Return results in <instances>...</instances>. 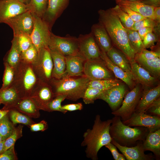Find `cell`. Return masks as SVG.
Here are the masks:
<instances>
[{
	"label": "cell",
	"mask_w": 160,
	"mask_h": 160,
	"mask_svg": "<svg viewBox=\"0 0 160 160\" xmlns=\"http://www.w3.org/2000/svg\"><path fill=\"white\" fill-rule=\"evenodd\" d=\"M103 91L94 88L88 87L86 89L82 98L85 104L93 103Z\"/></svg>",
	"instance_id": "obj_41"
},
{
	"label": "cell",
	"mask_w": 160,
	"mask_h": 160,
	"mask_svg": "<svg viewBox=\"0 0 160 160\" xmlns=\"http://www.w3.org/2000/svg\"><path fill=\"white\" fill-rule=\"evenodd\" d=\"M120 7L121 9L126 13L134 22L146 18L141 15L131 10L128 7L121 6H120Z\"/></svg>",
	"instance_id": "obj_49"
},
{
	"label": "cell",
	"mask_w": 160,
	"mask_h": 160,
	"mask_svg": "<svg viewBox=\"0 0 160 160\" xmlns=\"http://www.w3.org/2000/svg\"><path fill=\"white\" fill-rule=\"evenodd\" d=\"M18 159L15 150V145L0 154V160H17Z\"/></svg>",
	"instance_id": "obj_48"
},
{
	"label": "cell",
	"mask_w": 160,
	"mask_h": 160,
	"mask_svg": "<svg viewBox=\"0 0 160 160\" xmlns=\"http://www.w3.org/2000/svg\"><path fill=\"white\" fill-rule=\"evenodd\" d=\"M143 145L145 151L152 152L156 159H160V129L149 131L144 140Z\"/></svg>",
	"instance_id": "obj_25"
},
{
	"label": "cell",
	"mask_w": 160,
	"mask_h": 160,
	"mask_svg": "<svg viewBox=\"0 0 160 160\" xmlns=\"http://www.w3.org/2000/svg\"><path fill=\"white\" fill-rule=\"evenodd\" d=\"M48 127L47 122L43 120L38 123H35L31 124L29 128L32 132H43L47 129Z\"/></svg>",
	"instance_id": "obj_50"
},
{
	"label": "cell",
	"mask_w": 160,
	"mask_h": 160,
	"mask_svg": "<svg viewBox=\"0 0 160 160\" xmlns=\"http://www.w3.org/2000/svg\"><path fill=\"white\" fill-rule=\"evenodd\" d=\"M135 60L152 76L159 79L160 76V57L143 59L135 57Z\"/></svg>",
	"instance_id": "obj_31"
},
{
	"label": "cell",
	"mask_w": 160,
	"mask_h": 160,
	"mask_svg": "<svg viewBox=\"0 0 160 160\" xmlns=\"http://www.w3.org/2000/svg\"><path fill=\"white\" fill-rule=\"evenodd\" d=\"M5 23L12 28L14 36L22 34L30 35L33 27V15L27 11L11 18Z\"/></svg>",
	"instance_id": "obj_13"
},
{
	"label": "cell",
	"mask_w": 160,
	"mask_h": 160,
	"mask_svg": "<svg viewBox=\"0 0 160 160\" xmlns=\"http://www.w3.org/2000/svg\"><path fill=\"white\" fill-rule=\"evenodd\" d=\"M32 15L33 27L30 36L32 44L39 51L43 48L49 47L52 32L41 18Z\"/></svg>",
	"instance_id": "obj_8"
},
{
	"label": "cell",
	"mask_w": 160,
	"mask_h": 160,
	"mask_svg": "<svg viewBox=\"0 0 160 160\" xmlns=\"http://www.w3.org/2000/svg\"><path fill=\"white\" fill-rule=\"evenodd\" d=\"M21 98L19 92L13 85L5 89H0V102L4 105L2 110L13 108Z\"/></svg>",
	"instance_id": "obj_24"
},
{
	"label": "cell",
	"mask_w": 160,
	"mask_h": 160,
	"mask_svg": "<svg viewBox=\"0 0 160 160\" xmlns=\"http://www.w3.org/2000/svg\"><path fill=\"white\" fill-rule=\"evenodd\" d=\"M63 108L67 111H73L81 110L83 109V105L81 103H73L62 105Z\"/></svg>",
	"instance_id": "obj_51"
},
{
	"label": "cell",
	"mask_w": 160,
	"mask_h": 160,
	"mask_svg": "<svg viewBox=\"0 0 160 160\" xmlns=\"http://www.w3.org/2000/svg\"><path fill=\"white\" fill-rule=\"evenodd\" d=\"M83 73L90 81L114 79L112 72L101 58L86 60Z\"/></svg>",
	"instance_id": "obj_10"
},
{
	"label": "cell",
	"mask_w": 160,
	"mask_h": 160,
	"mask_svg": "<svg viewBox=\"0 0 160 160\" xmlns=\"http://www.w3.org/2000/svg\"><path fill=\"white\" fill-rule=\"evenodd\" d=\"M32 65L38 79L49 84L53 78V65L49 47L43 48L39 51L38 58Z\"/></svg>",
	"instance_id": "obj_7"
},
{
	"label": "cell",
	"mask_w": 160,
	"mask_h": 160,
	"mask_svg": "<svg viewBox=\"0 0 160 160\" xmlns=\"http://www.w3.org/2000/svg\"><path fill=\"white\" fill-rule=\"evenodd\" d=\"M65 99L66 96L65 95H59L55 96L49 104V112L58 111L64 114L67 113V111L63 108L61 104Z\"/></svg>",
	"instance_id": "obj_42"
},
{
	"label": "cell",
	"mask_w": 160,
	"mask_h": 160,
	"mask_svg": "<svg viewBox=\"0 0 160 160\" xmlns=\"http://www.w3.org/2000/svg\"><path fill=\"white\" fill-rule=\"evenodd\" d=\"M160 96L159 84L151 88H145L143 89L135 112L145 113L153 102Z\"/></svg>",
	"instance_id": "obj_20"
},
{
	"label": "cell",
	"mask_w": 160,
	"mask_h": 160,
	"mask_svg": "<svg viewBox=\"0 0 160 160\" xmlns=\"http://www.w3.org/2000/svg\"><path fill=\"white\" fill-rule=\"evenodd\" d=\"M13 108L31 118L40 116L39 109L29 97L21 98Z\"/></svg>",
	"instance_id": "obj_28"
},
{
	"label": "cell",
	"mask_w": 160,
	"mask_h": 160,
	"mask_svg": "<svg viewBox=\"0 0 160 160\" xmlns=\"http://www.w3.org/2000/svg\"><path fill=\"white\" fill-rule=\"evenodd\" d=\"M100 52L101 57L108 69L116 77L124 81L131 90L136 85L135 82L133 79L132 74L125 72L114 65L109 59L105 52L101 50Z\"/></svg>",
	"instance_id": "obj_23"
},
{
	"label": "cell",
	"mask_w": 160,
	"mask_h": 160,
	"mask_svg": "<svg viewBox=\"0 0 160 160\" xmlns=\"http://www.w3.org/2000/svg\"><path fill=\"white\" fill-rule=\"evenodd\" d=\"M135 57L143 59H151L160 57V50L149 51L145 49L140 53L136 54Z\"/></svg>",
	"instance_id": "obj_46"
},
{
	"label": "cell",
	"mask_w": 160,
	"mask_h": 160,
	"mask_svg": "<svg viewBox=\"0 0 160 160\" xmlns=\"http://www.w3.org/2000/svg\"><path fill=\"white\" fill-rule=\"evenodd\" d=\"M122 122L125 125L129 127H146L149 131L160 129V117L152 116L145 113L134 112L129 119Z\"/></svg>",
	"instance_id": "obj_14"
},
{
	"label": "cell",
	"mask_w": 160,
	"mask_h": 160,
	"mask_svg": "<svg viewBox=\"0 0 160 160\" xmlns=\"http://www.w3.org/2000/svg\"><path fill=\"white\" fill-rule=\"evenodd\" d=\"M4 70L3 77V84L1 88L4 89L11 86L13 84L15 77V69L7 63L4 62Z\"/></svg>",
	"instance_id": "obj_36"
},
{
	"label": "cell",
	"mask_w": 160,
	"mask_h": 160,
	"mask_svg": "<svg viewBox=\"0 0 160 160\" xmlns=\"http://www.w3.org/2000/svg\"><path fill=\"white\" fill-rule=\"evenodd\" d=\"M48 0H30L26 5L28 11L42 18L46 10Z\"/></svg>",
	"instance_id": "obj_33"
},
{
	"label": "cell",
	"mask_w": 160,
	"mask_h": 160,
	"mask_svg": "<svg viewBox=\"0 0 160 160\" xmlns=\"http://www.w3.org/2000/svg\"><path fill=\"white\" fill-rule=\"evenodd\" d=\"M160 25L155 20L150 18H146L138 21L135 22L131 29L137 31L140 28L145 27H149L154 28L157 25Z\"/></svg>",
	"instance_id": "obj_44"
},
{
	"label": "cell",
	"mask_w": 160,
	"mask_h": 160,
	"mask_svg": "<svg viewBox=\"0 0 160 160\" xmlns=\"http://www.w3.org/2000/svg\"><path fill=\"white\" fill-rule=\"evenodd\" d=\"M137 31L141 40H143L147 34L153 32V28L149 27H145L140 28Z\"/></svg>",
	"instance_id": "obj_53"
},
{
	"label": "cell",
	"mask_w": 160,
	"mask_h": 160,
	"mask_svg": "<svg viewBox=\"0 0 160 160\" xmlns=\"http://www.w3.org/2000/svg\"><path fill=\"white\" fill-rule=\"evenodd\" d=\"M1 104V102H0V105Z\"/></svg>",
	"instance_id": "obj_62"
},
{
	"label": "cell",
	"mask_w": 160,
	"mask_h": 160,
	"mask_svg": "<svg viewBox=\"0 0 160 160\" xmlns=\"http://www.w3.org/2000/svg\"><path fill=\"white\" fill-rule=\"evenodd\" d=\"M66 75L71 77L84 76V64L86 60L79 53L65 56Z\"/></svg>",
	"instance_id": "obj_21"
},
{
	"label": "cell",
	"mask_w": 160,
	"mask_h": 160,
	"mask_svg": "<svg viewBox=\"0 0 160 160\" xmlns=\"http://www.w3.org/2000/svg\"><path fill=\"white\" fill-rule=\"evenodd\" d=\"M115 1L116 2L117 4L119 2L124 1H141L143 0H115Z\"/></svg>",
	"instance_id": "obj_59"
},
{
	"label": "cell",
	"mask_w": 160,
	"mask_h": 160,
	"mask_svg": "<svg viewBox=\"0 0 160 160\" xmlns=\"http://www.w3.org/2000/svg\"><path fill=\"white\" fill-rule=\"evenodd\" d=\"M9 110H0V120L5 115L7 114Z\"/></svg>",
	"instance_id": "obj_56"
},
{
	"label": "cell",
	"mask_w": 160,
	"mask_h": 160,
	"mask_svg": "<svg viewBox=\"0 0 160 160\" xmlns=\"http://www.w3.org/2000/svg\"><path fill=\"white\" fill-rule=\"evenodd\" d=\"M20 1L24 3V4L27 5L30 2V0H19Z\"/></svg>",
	"instance_id": "obj_60"
},
{
	"label": "cell",
	"mask_w": 160,
	"mask_h": 160,
	"mask_svg": "<svg viewBox=\"0 0 160 160\" xmlns=\"http://www.w3.org/2000/svg\"><path fill=\"white\" fill-rule=\"evenodd\" d=\"M99 22L105 28L113 46L124 54L130 62L135 60L136 53L129 41L126 28L111 8L98 11Z\"/></svg>",
	"instance_id": "obj_1"
},
{
	"label": "cell",
	"mask_w": 160,
	"mask_h": 160,
	"mask_svg": "<svg viewBox=\"0 0 160 160\" xmlns=\"http://www.w3.org/2000/svg\"><path fill=\"white\" fill-rule=\"evenodd\" d=\"M70 0H48L46 10L42 19L51 30L57 19L68 6Z\"/></svg>",
	"instance_id": "obj_17"
},
{
	"label": "cell",
	"mask_w": 160,
	"mask_h": 160,
	"mask_svg": "<svg viewBox=\"0 0 160 160\" xmlns=\"http://www.w3.org/2000/svg\"><path fill=\"white\" fill-rule=\"evenodd\" d=\"M154 20L160 24V7H155L153 10Z\"/></svg>",
	"instance_id": "obj_55"
},
{
	"label": "cell",
	"mask_w": 160,
	"mask_h": 160,
	"mask_svg": "<svg viewBox=\"0 0 160 160\" xmlns=\"http://www.w3.org/2000/svg\"><path fill=\"white\" fill-rule=\"evenodd\" d=\"M29 97L40 110L49 112V104L55 95L50 84L39 79Z\"/></svg>",
	"instance_id": "obj_11"
},
{
	"label": "cell",
	"mask_w": 160,
	"mask_h": 160,
	"mask_svg": "<svg viewBox=\"0 0 160 160\" xmlns=\"http://www.w3.org/2000/svg\"><path fill=\"white\" fill-rule=\"evenodd\" d=\"M90 81L85 76L71 77L66 75L60 79L52 78L49 84L55 97L65 95L66 99L76 101L82 98Z\"/></svg>",
	"instance_id": "obj_4"
},
{
	"label": "cell",
	"mask_w": 160,
	"mask_h": 160,
	"mask_svg": "<svg viewBox=\"0 0 160 160\" xmlns=\"http://www.w3.org/2000/svg\"><path fill=\"white\" fill-rule=\"evenodd\" d=\"M160 38L153 32L147 34L142 40L143 45L145 49L153 47L155 42L159 41Z\"/></svg>",
	"instance_id": "obj_45"
},
{
	"label": "cell",
	"mask_w": 160,
	"mask_h": 160,
	"mask_svg": "<svg viewBox=\"0 0 160 160\" xmlns=\"http://www.w3.org/2000/svg\"><path fill=\"white\" fill-rule=\"evenodd\" d=\"M39 80L32 65L21 61L15 69L12 85L18 91L22 98L29 97Z\"/></svg>",
	"instance_id": "obj_5"
},
{
	"label": "cell",
	"mask_w": 160,
	"mask_h": 160,
	"mask_svg": "<svg viewBox=\"0 0 160 160\" xmlns=\"http://www.w3.org/2000/svg\"><path fill=\"white\" fill-rule=\"evenodd\" d=\"M143 91L140 84L136 85L130 91L127 93L120 107L112 111V114L120 117L122 121L129 119L135 112Z\"/></svg>",
	"instance_id": "obj_6"
},
{
	"label": "cell",
	"mask_w": 160,
	"mask_h": 160,
	"mask_svg": "<svg viewBox=\"0 0 160 160\" xmlns=\"http://www.w3.org/2000/svg\"><path fill=\"white\" fill-rule=\"evenodd\" d=\"M91 32L100 50L106 53L113 46L107 31L99 22L92 25Z\"/></svg>",
	"instance_id": "obj_22"
},
{
	"label": "cell",
	"mask_w": 160,
	"mask_h": 160,
	"mask_svg": "<svg viewBox=\"0 0 160 160\" xmlns=\"http://www.w3.org/2000/svg\"><path fill=\"white\" fill-rule=\"evenodd\" d=\"M121 84V81L115 79H109L90 81L88 87L104 91L109 89Z\"/></svg>",
	"instance_id": "obj_34"
},
{
	"label": "cell",
	"mask_w": 160,
	"mask_h": 160,
	"mask_svg": "<svg viewBox=\"0 0 160 160\" xmlns=\"http://www.w3.org/2000/svg\"><path fill=\"white\" fill-rule=\"evenodd\" d=\"M129 43L136 54H139L145 49L137 31L126 28Z\"/></svg>",
	"instance_id": "obj_35"
},
{
	"label": "cell",
	"mask_w": 160,
	"mask_h": 160,
	"mask_svg": "<svg viewBox=\"0 0 160 160\" xmlns=\"http://www.w3.org/2000/svg\"><path fill=\"white\" fill-rule=\"evenodd\" d=\"M9 110L8 115L9 118L13 124L15 125L17 124H20L30 127L31 124L35 123L31 118L15 108H12Z\"/></svg>",
	"instance_id": "obj_32"
},
{
	"label": "cell",
	"mask_w": 160,
	"mask_h": 160,
	"mask_svg": "<svg viewBox=\"0 0 160 160\" xmlns=\"http://www.w3.org/2000/svg\"><path fill=\"white\" fill-rule=\"evenodd\" d=\"M78 39L79 53L86 60L101 58L100 50L91 32L80 35Z\"/></svg>",
	"instance_id": "obj_12"
},
{
	"label": "cell",
	"mask_w": 160,
	"mask_h": 160,
	"mask_svg": "<svg viewBox=\"0 0 160 160\" xmlns=\"http://www.w3.org/2000/svg\"><path fill=\"white\" fill-rule=\"evenodd\" d=\"M145 113L152 116L160 117V97L154 100Z\"/></svg>",
	"instance_id": "obj_47"
},
{
	"label": "cell",
	"mask_w": 160,
	"mask_h": 160,
	"mask_svg": "<svg viewBox=\"0 0 160 160\" xmlns=\"http://www.w3.org/2000/svg\"><path fill=\"white\" fill-rule=\"evenodd\" d=\"M111 142L124 155L126 160H152L155 158L151 153H145L142 141L139 142L136 145L132 147L121 145L113 139Z\"/></svg>",
	"instance_id": "obj_18"
},
{
	"label": "cell",
	"mask_w": 160,
	"mask_h": 160,
	"mask_svg": "<svg viewBox=\"0 0 160 160\" xmlns=\"http://www.w3.org/2000/svg\"><path fill=\"white\" fill-rule=\"evenodd\" d=\"M13 36L15 37L21 52L28 49L32 44L30 35L22 34Z\"/></svg>",
	"instance_id": "obj_43"
},
{
	"label": "cell",
	"mask_w": 160,
	"mask_h": 160,
	"mask_svg": "<svg viewBox=\"0 0 160 160\" xmlns=\"http://www.w3.org/2000/svg\"><path fill=\"white\" fill-rule=\"evenodd\" d=\"M120 6L128 7L146 18L154 20V7L146 5L140 1H124L119 2Z\"/></svg>",
	"instance_id": "obj_29"
},
{
	"label": "cell",
	"mask_w": 160,
	"mask_h": 160,
	"mask_svg": "<svg viewBox=\"0 0 160 160\" xmlns=\"http://www.w3.org/2000/svg\"><path fill=\"white\" fill-rule=\"evenodd\" d=\"M126 159L123 154L119 153L117 160H125Z\"/></svg>",
	"instance_id": "obj_58"
},
{
	"label": "cell",
	"mask_w": 160,
	"mask_h": 160,
	"mask_svg": "<svg viewBox=\"0 0 160 160\" xmlns=\"http://www.w3.org/2000/svg\"><path fill=\"white\" fill-rule=\"evenodd\" d=\"M111 119L109 132L112 139L120 145L132 147L140 141L143 142L149 131L145 127L134 128L124 124L120 117L114 116Z\"/></svg>",
	"instance_id": "obj_3"
},
{
	"label": "cell",
	"mask_w": 160,
	"mask_h": 160,
	"mask_svg": "<svg viewBox=\"0 0 160 160\" xmlns=\"http://www.w3.org/2000/svg\"><path fill=\"white\" fill-rule=\"evenodd\" d=\"M11 43V48L4 58V60L16 69L21 61V52L15 37L13 36Z\"/></svg>",
	"instance_id": "obj_30"
},
{
	"label": "cell",
	"mask_w": 160,
	"mask_h": 160,
	"mask_svg": "<svg viewBox=\"0 0 160 160\" xmlns=\"http://www.w3.org/2000/svg\"><path fill=\"white\" fill-rule=\"evenodd\" d=\"M3 139L2 138V136H1V135H0V143L1 142V141H3Z\"/></svg>",
	"instance_id": "obj_61"
},
{
	"label": "cell",
	"mask_w": 160,
	"mask_h": 160,
	"mask_svg": "<svg viewBox=\"0 0 160 160\" xmlns=\"http://www.w3.org/2000/svg\"><path fill=\"white\" fill-rule=\"evenodd\" d=\"M49 48L55 50L65 56L79 53L78 38L69 35L61 37L51 33Z\"/></svg>",
	"instance_id": "obj_9"
},
{
	"label": "cell",
	"mask_w": 160,
	"mask_h": 160,
	"mask_svg": "<svg viewBox=\"0 0 160 160\" xmlns=\"http://www.w3.org/2000/svg\"><path fill=\"white\" fill-rule=\"evenodd\" d=\"M15 127L10 121L8 113L0 120V135L3 140L9 136Z\"/></svg>",
	"instance_id": "obj_37"
},
{
	"label": "cell",
	"mask_w": 160,
	"mask_h": 160,
	"mask_svg": "<svg viewBox=\"0 0 160 160\" xmlns=\"http://www.w3.org/2000/svg\"><path fill=\"white\" fill-rule=\"evenodd\" d=\"M4 140L0 143V154L4 152Z\"/></svg>",
	"instance_id": "obj_57"
},
{
	"label": "cell",
	"mask_w": 160,
	"mask_h": 160,
	"mask_svg": "<svg viewBox=\"0 0 160 160\" xmlns=\"http://www.w3.org/2000/svg\"><path fill=\"white\" fill-rule=\"evenodd\" d=\"M27 11L26 5L19 0H0V23Z\"/></svg>",
	"instance_id": "obj_16"
},
{
	"label": "cell",
	"mask_w": 160,
	"mask_h": 160,
	"mask_svg": "<svg viewBox=\"0 0 160 160\" xmlns=\"http://www.w3.org/2000/svg\"><path fill=\"white\" fill-rule=\"evenodd\" d=\"M23 127L22 124L15 127L11 135L5 140L4 152L15 145L16 141L22 136Z\"/></svg>",
	"instance_id": "obj_39"
},
{
	"label": "cell",
	"mask_w": 160,
	"mask_h": 160,
	"mask_svg": "<svg viewBox=\"0 0 160 160\" xmlns=\"http://www.w3.org/2000/svg\"><path fill=\"white\" fill-rule=\"evenodd\" d=\"M38 53L37 49L32 44L28 49L21 52V61L33 65L37 60Z\"/></svg>",
	"instance_id": "obj_40"
},
{
	"label": "cell",
	"mask_w": 160,
	"mask_h": 160,
	"mask_svg": "<svg viewBox=\"0 0 160 160\" xmlns=\"http://www.w3.org/2000/svg\"><path fill=\"white\" fill-rule=\"evenodd\" d=\"M49 50L53 65L52 78L61 79L66 75L65 56L55 50Z\"/></svg>",
	"instance_id": "obj_27"
},
{
	"label": "cell",
	"mask_w": 160,
	"mask_h": 160,
	"mask_svg": "<svg viewBox=\"0 0 160 160\" xmlns=\"http://www.w3.org/2000/svg\"></svg>",
	"instance_id": "obj_63"
},
{
	"label": "cell",
	"mask_w": 160,
	"mask_h": 160,
	"mask_svg": "<svg viewBox=\"0 0 160 160\" xmlns=\"http://www.w3.org/2000/svg\"><path fill=\"white\" fill-rule=\"evenodd\" d=\"M105 146L110 151L114 159L117 160L119 153L118 151L117 147L111 142L106 145Z\"/></svg>",
	"instance_id": "obj_52"
},
{
	"label": "cell",
	"mask_w": 160,
	"mask_h": 160,
	"mask_svg": "<svg viewBox=\"0 0 160 160\" xmlns=\"http://www.w3.org/2000/svg\"><path fill=\"white\" fill-rule=\"evenodd\" d=\"M141 2L154 7H160V0H143Z\"/></svg>",
	"instance_id": "obj_54"
},
{
	"label": "cell",
	"mask_w": 160,
	"mask_h": 160,
	"mask_svg": "<svg viewBox=\"0 0 160 160\" xmlns=\"http://www.w3.org/2000/svg\"><path fill=\"white\" fill-rule=\"evenodd\" d=\"M106 54L109 59L113 64L125 72L132 74L130 62L121 51L113 46Z\"/></svg>",
	"instance_id": "obj_26"
},
{
	"label": "cell",
	"mask_w": 160,
	"mask_h": 160,
	"mask_svg": "<svg viewBox=\"0 0 160 160\" xmlns=\"http://www.w3.org/2000/svg\"><path fill=\"white\" fill-rule=\"evenodd\" d=\"M111 119L103 121L100 116L96 115L92 129H88L83 135L82 146H85L86 156L92 160L98 159V153L103 146L111 142L109 132Z\"/></svg>",
	"instance_id": "obj_2"
},
{
	"label": "cell",
	"mask_w": 160,
	"mask_h": 160,
	"mask_svg": "<svg viewBox=\"0 0 160 160\" xmlns=\"http://www.w3.org/2000/svg\"><path fill=\"white\" fill-rule=\"evenodd\" d=\"M131 73L134 80L147 88L156 86L158 79L152 76L135 60L130 62Z\"/></svg>",
	"instance_id": "obj_19"
},
{
	"label": "cell",
	"mask_w": 160,
	"mask_h": 160,
	"mask_svg": "<svg viewBox=\"0 0 160 160\" xmlns=\"http://www.w3.org/2000/svg\"><path fill=\"white\" fill-rule=\"evenodd\" d=\"M127 93V90L125 85L121 83L103 91L98 96L97 99H101L105 101L112 111H113L120 107Z\"/></svg>",
	"instance_id": "obj_15"
},
{
	"label": "cell",
	"mask_w": 160,
	"mask_h": 160,
	"mask_svg": "<svg viewBox=\"0 0 160 160\" xmlns=\"http://www.w3.org/2000/svg\"><path fill=\"white\" fill-rule=\"evenodd\" d=\"M111 8L118 17L123 26L126 28L131 29L134 22L128 15L122 10L120 6L117 4Z\"/></svg>",
	"instance_id": "obj_38"
}]
</instances>
